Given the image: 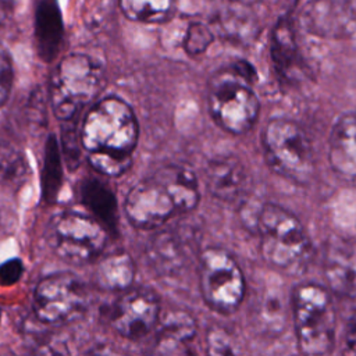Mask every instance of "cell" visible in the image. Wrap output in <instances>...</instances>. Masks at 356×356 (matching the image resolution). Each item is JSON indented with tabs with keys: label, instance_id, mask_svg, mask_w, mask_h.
<instances>
[{
	"label": "cell",
	"instance_id": "7c38bea8",
	"mask_svg": "<svg viewBox=\"0 0 356 356\" xmlns=\"http://www.w3.org/2000/svg\"><path fill=\"white\" fill-rule=\"evenodd\" d=\"M195 234L188 225H174L157 232L146 248L152 268L164 277L182 271L195 254Z\"/></svg>",
	"mask_w": 356,
	"mask_h": 356
},
{
	"label": "cell",
	"instance_id": "d590c367",
	"mask_svg": "<svg viewBox=\"0 0 356 356\" xmlns=\"http://www.w3.org/2000/svg\"><path fill=\"white\" fill-rule=\"evenodd\" d=\"M234 1H238V3H253L256 0H234Z\"/></svg>",
	"mask_w": 356,
	"mask_h": 356
},
{
	"label": "cell",
	"instance_id": "83f0119b",
	"mask_svg": "<svg viewBox=\"0 0 356 356\" xmlns=\"http://www.w3.org/2000/svg\"><path fill=\"white\" fill-rule=\"evenodd\" d=\"M213 42V33L210 28L200 22H192L184 38V50L186 54L195 57L204 53Z\"/></svg>",
	"mask_w": 356,
	"mask_h": 356
},
{
	"label": "cell",
	"instance_id": "277c9868",
	"mask_svg": "<svg viewBox=\"0 0 356 356\" xmlns=\"http://www.w3.org/2000/svg\"><path fill=\"white\" fill-rule=\"evenodd\" d=\"M139 136L138 120L128 103L120 97L97 102L85 115L81 129V145L89 153H128L136 146Z\"/></svg>",
	"mask_w": 356,
	"mask_h": 356
},
{
	"label": "cell",
	"instance_id": "e575fe53",
	"mask_svg": "<svg viewBox=\"0 0 356 356\" xmlns=\"http://www.w3.org/2000/svg\"><path fill=\"white\" fill-rule=\"evenodd\" d=\"M13 0H0V26L6 24L7 18L11 14Z\"/></svg>",
	"mask_w": 356,
	"mask_h": 356
},
{
	"label": "cell",
	"instance_id": "8fae6325",
	"mask_svg": "<svg viewBox=\"0 0 356 356\" xmlns=\"http://www.w3.org/2000/svg\"><path fill=\"white\" fill-rule=\"evenodd\" d=\"M161 302L152 288H134L115 299L110 309V324L124 338L146 337L160 321Z\"/></svg>",
	"mask_w": 356,
	"mask_h": 356
},
{
	"label": "cell",
	"instance_id": "8d00e7d4",
	"mask_svg": "<svg viewBox=\"0 0 356 356\" xmlns=\"http://www.w3.org/2000/svg\"><path fill=\"white\" fill-rule=\"evenodd\" d=\"M0 318H1V310H0Z\"/></svg>",
	"mask_w": 356,
	"mask_h": 356
},
{
	"label": "cell",
	"instance_id": "f546056e",
	"mask_svg": "<svg viewBox=\"0 0 356 356\" xmlns=\"http://www.w3.org/2000/svg\"><path fill=\"white\" fill-rule=\"evenodd\" d=\"M207 346H209V353H213V355H228L235 352L229 342L228 335L222 330H213L209 332Z\"/></svg>",
	"mask_w": 356,
	"mask_h": 356
},
{
	"label": "cell",
	"instance_id": "52a82bcc",
	"mask_svg": "<svg viewBox=\"0 0 356 356\" xmlns=\"http://www.w3.org/2000/svg\"><path fill=\"white\" fill-rule=\"evenodd\" d=\"M199 285L204 302L221 314L235 312L246 291L243 273L229 252L207 248L199 259Z\"/></svg>",
	"mask_w": 356,
	"mask_h": 356
},
{
	"label": "cell",
	"instance_id": "d6a6232c",
	"mask_svg": "<svg viewBox=\"0 0 356 356\" xmlns=\"http://www.w3.org/2000/svg\"><path fill=\"white\" fill-rule=\"evenodd\" d=\"M232 71L239 76L242 78L245 82L248 83H253L254 81H257V74L254 71V68L248 63V61H236L234 65H232Z\"/></svg>",
	"mask_w": 356,
	"mask_h": 356
},
{
	"label": "cell",
	"instance_id": "d6986e66",
	"mask_svg": "<svg viewBox=\"0 0 356 356\" xmlns=\"http://www.w3.org/2000/svg\"><path fill=\"white\" fill-rule=\"evenodd\" d=\"M157 174L171 189L179 213H188L196 209L200 200V193L197 178L191 168L168 164L159 168Z\"/></svg>",
	"mask_w": 356,
	"mask_h": 356
},
{
	"label": "cell",
	"instance_id": "3957f363",
	"mask_svg": "<svg viewBox=\"0 0 356 356\" xmlns=\"http://www.w3.org/2000/svg\"><path fill=\"white\" fill-rule=\"evenodd\" d=\"M298 348L305 355H327L335 343V310L327 289L298 285L291 298Z\"/></svg>",
	"mask_w": 356,
	"mask_h": 356
},
{
	"label": "cell",
	"instance_id": "ba28073f",
	"mask_svg": "<svg viewBox=\"0 0 356 356\" xmlns=\"http://www.w3.org/2000/svg\"><path fill=\"white\" fill-rule=\"evenodd\" d=\"M207 104L214 122L234 135L250 131L260 111L256 93L234 71L214 79L209 90Z\"/></svg>",
	"mask_w": 356,
	"mask_h": 356
},
{
	"label": "cell",
	"instance_id": "7402d4cb",
	"mask_svg": "<svg viewBox=\"0 0 356 356\" xmlns=\"http://www.w3.org/2000/svg\"><path fill=\"white\" fill-rule=\"evenodd\" d=\"M327 277L331 286L342 293H348L356 288V259L348 246L334 245L328 253Z\"/></svg>",
	"mask_w": 356,
	"mask_h": 356
},
{
	"label": "cell",
	"instance_id": "603a6c76",
	"mask_svg": "<svg viewBox=\"0 0 356 356\" xmlns=\"http://www.w3.org/2000/svg\"><path fill=\"white\" fill-rule=\"evenodd\" d=\"M63 184V167H61V150L57 138L51 134L47 138L44 146V159L42 168V199L47 203H53L57 199Z\"/></svg>",
	"mask_w": 356,
	"mask_h": 356
},
{
	"label": "cell",
	"instance_id": "4dcf8cb0",
	"mask_svg": "<svg viewBox=\"0 0 356 356\" xmlns=\"http://www.w3.org/2000/svg\"><path fill=\"white\" fill-rule=\"evenodd\" d=\"M61 152L65 156L67 163L71 165L70 168H74L72 165L76 164L79 159V146L76 145V138L74 129H64L63 131V139H61Z\"/></svg>",
	"mask_w": 356,
	"mask_h": 356
},
{
	"label": "cell",
	"instance_id": "9c48e42d",
	"mask_svg": "<svg viewBox=\"0 0 356 356\" xmlns=\"http://www.w3.org/2000/svg\"><path fill=\"white\" fill-rule=\"evenodd\" d=\"M88 293L71 273H56L42 278L33 292V312L46 324H67L86 309Z\"/></svg>",
	"mask_w": 356,
	"mask_h": 356
},
{
	"label": "cell",
	"instance_id": "5bb4252c",
	"mask_svg": "<svg viewBox=\"0 0 356 356\" xmlns=\"http://www.w3.org/2000/svg\"><path fill=\"white\" fill-rule=\"evenodd\" d=\"M328 160L338 178L356 186V114H342L335 121L328 140Z\"/></svg>",
	"mask_w": 356,
	"mask_h": 356
},
{
	"label": "cell",
	"instance_id": "ffe728a7",
	"mask_svg": "<svg viewBox=\"0 0 356 356\" xmlns=\"http://www.w3.org/2000/svg\"><path fill=\"white\" fill-rule=\"evenodd\" d=\"M95 282L106 291H125L135 278V264L128 253H113L104 257L95 270Z\"/></svg>",
	"mask_w": 356,
	"mask_h": 356
},
{
	"label": "cell",
	"instance_id": "4316f807",
	"mask_svg": "<svg viewBox=\"0 0 356 356\" xmlns=\"http://www.w3.org/2000/svg\"><path fill=\"white\" fill-rule=\"evenodd\" d=\"M261 331L264 332H280L285 324V310L280 296L271 293L261 296L260 307Z\"/></svg>",
	"mask_w": 356,
	"mask_h": 356
},
{
	"label": "cell",
	"instance_id": "30bf717a",
	"mask_svg": "<svg viewBox=\"0 0 356 356\" xmlns=\"http://www.w3.org/2000/svg\"><path fill=\"white\" fill-rule=\"evenodd\" d=\"M124 209L129 222L140 229L157 228L179 213L171 189L157 171L131 188Z\"/></svg>",
	"mask_w": 356,
	"mask_h": 356
},
{
	"label": "cell",
	"instance_id": "5b68a950",
	"mask_svg": "<svg viewBox=\"0 0 356 356\" xmlns=\"http://www.w3.org/2000/svg\"><path fill=\"white\" fill-rule=\"evenodd\" d=\"M266 161L281 177L309 184L316 172V160L307 134L292 120L273 118L263 132Z\"/></svg>",
	"mask_w": 356,
	"mask_h": 356
},
{
	"label": "cell",
	"instance_id": "2e32d148",
	"mask_svg": "<svg viewBox=\"0 0 356 356\" xmlns=\"http://www.w3.org/2000/svg\"><path fill=\"white\" fill-rule=\"evenodd\" d=\"M35 44L39 58L53 61L61 49L64 25L57 0H33Z\"/></svg>",
	"mask_w": 356,
	"mask_h": 356
},
{
	"label": "cell",
	"instance_id": "cb8c5ba5",
	"mask_svg": "<svg viewBox=\"0 0 356 356\" xmlns=\"http://www.w3.org/2000/svg\"><path fill=\"white\" fill-rule=\"evenodd\" d=\"M122 14L132 21L156 24L172 13V0H120Z\"/></svg>",
	"mask_w": 356,
	"mask_h": 356
},
{
	"label": "cell",
	"instance_id": "44dd1931",
	"mask_svg": "<svg viewBox=\"0 0 356 356\" xmlns=\"http://www.w3.org/2000/svg\"><path fill=\"white\" fill-rule=\"evenodd\" d=\"M196 335L195 318L182 310L170 312L160 321L157 346L160 352L175 353Z\"/></svg>",
	"mask_w": 356,
	"mask_h": 356
},
{
	"label": "cell",
	"instance_id": "9a60e30c",
	"mask_svg": "<svg viewBox=\"0 0 356 356\" xmlns=\"http://www.w3.org/2000/svg\"><path fill=\"white\" fill-rule=\"evenodd\" d=\"M209 192L218 200L235 202L242 197L249 185V174L235 156L214 157L204 170Z\"/></svg>",
	"mask_w": 356,
	"mask_h": 356
},
{
	"label": "cell",
	"instance_id": "1f68e13d",
	"mask_svg": "<svg viewBox=\"0 0 356 356\" xmlns=\"http://www.w3.org/2000/svg\"><path fill=\"white\" fill-rule=\"evenodd\" d=\"M24 271V266L19 259H10L0 266V284L11 285L17 282Z\"/></svg>",
	"mask_w": 356,
	"mask_h": 356
},
{
	"label": "cell",
	"instance_id": "836d02e7",
	"mask_svg": "<svg viewBox=\"0 0 356 356\" xmlns=\"http://www.w3.org/2000/svg\"><path fill=\"white\" fill-rule=\"evenodd\" d=\"M345 345L350 353H356V314L349 320L345 330Z\"/></svg>",
	"mask_w": 356,
	"mask_h": 356
},
{
	"label": "cell",
	"instance_id": "e0dca14e",
	"mask_svg": "<svg viewBox=\"0 0 356 356\" xmlns=\"http://www.w3.org/2000/svg\"><path fill=\"white\" fill-rule=\"evenodd\" d=\"M271 60L281 81L289 85L300 81L305 65L298 51L295 35L288 19L277 22L273 31Z\"/></svg>",
	"mask_w": 356,
	"mask_h": 356
},
{
	"label": "cell",
	"instance_id": "484cf974",
	"mask_svg": "<svg viewBox=\"0 0 356 356\" xmlns=\"http://www.w3.org/2000/svg\"><path fill=\"white\" fill-rule=\"evenodd\" d=\"M88 160L95 171L106 177H120L128 171L132 164V156L128 153L92 152Z\"/></svg>",
	"mask_w": 356,
	"mask_h": 356
},
{
	"label": "cell",
	"instance_id": "7a4b0ae2",
	"mask_svg": "<svg viewBox=\"0 0 356 356\" xmlns=\"http://www.w3.org/2000/svg\"><path fill=\"white\" fill-rule=\"evenodd\" d=\"M103 65L89 54L71 53L61 58L50 79V104L57 120H74L102 92Z\"/></svg>",
	"mask_w": 356,
	"mask_h": 356
},
{
	"label": "cell",
	"instance_id": "6da1fadb",
	"mask_svg": "<svg viewBox=\"0 0 356 356\" xmlns=\"http://www.w3.org/2000/svg\"><path fill=\"white\" fill-rule=\"evenodd\" d=\"M263 259L286 273H300L312 256V242L295 214L275 203H266L256 216Z\"/></svg>",
	"mask_w": 356,
	"mask_h": 356
},
{
	"label": "cell",
	"instance_id": "d4e9b609",
	"mask_svg": "<svg viewBox=\"0 0 356 356\" xmlns=\"http://www.w3.org/2000/svg\"><path fill=\"white\" fill-rule=\"evenodd\" d=\"M28 170L24 154L11 143L0 140V184L15 185L24 179Z\"/></svg>",
	"mask_w": 356,
	"mask_h": 356
},
{
	"label": "cell",
	"instance_id": "ac0fdd59",
	"mask_svg": "<svg viewBox=\"0 0 356 356\" xmlns=\"http://www.w3.org/2000/svg\"><path fill=\"white\" fill-rule=\"evenodd\" d=\"M82 204L95 216V218L108 231H115L118 213L114 192L103 181L88 178L82 182L81 189Z\"/></svg>",
	"mask_w": 356,
	"mask_h": 356
},
{
	"label": "cell",
	"instance_id": "f1b7e54d",
	"mask_svg": "<svg viewBox=\"0 0 356 356\" xmlns=\"http://www.w3.org/2000/svg\"><path fill=\"white\" fill-rule=\"evenodd\" d=\"M13 63L8 51L0 44V106H3L11 92L13 86Z\"/></svg>",
	"mask_w": 356,
	"mask_h": 356
},
{
	"label": "cell",
	"instance_id": "4fadbf2b",
	"mask_svg": "<svg viewBox=\"0 0 356 356\" xmlns=\"http://www.w3.org/2000/svg\"><path fill=\"white\" fill-rule=\"evenodd\" d=\"M310 32L325 36H346L356 31L355 0H314L303 13Z\"/></svg>",
	"mask_w": 356,
	"mask_h": 356
},
{
	"label": "cell",
	"instance_id": "8992f818",
	"mask_svg": "<svg viewBox=\"0 0 356 356\" xmlns=\"http://www.w3.org/2000/svg\"><path fill=\"white\" fill-rule=\"evenodd\" d=\"M47 242L65 263L82 266L92 263L104 250L107 229L96 220L78 211H61L47 225Z\"/></svg>",
	"mask_w": 356,
	"mask_h": 356
}]
</instances>
